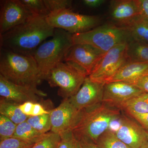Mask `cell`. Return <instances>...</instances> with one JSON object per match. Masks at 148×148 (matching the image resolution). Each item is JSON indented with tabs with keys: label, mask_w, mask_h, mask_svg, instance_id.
<instances>
[{
	"label": "cell",
	"mask_w": 148,
	"mask_h": 148,
	"mask_svg": "<svg viewBox=\"0 0 148 148\" xmlns=\"http://www.w3.org/2000/svg\"><path fill=\"white\" fill-rule=\"evenodd\" d=\"M54 30L45 17L34 16L0 35L1 48L21 55L33 56L44 41L53 36Z\"/></svg>",
	"instance_id": "obj_1"
},
{
	"label": "cell",
	"mask_w": 148,
	"mask_h": 148,
	"mask_svg": "<svg viewBox=\"0 0 148 148\" xmlns=\"http://www.w3.org/2000/svg\"><path fill=\"white\" fill-rule=\"evenodd\" d=\"M121 110L102 103L78 111L70 130L78 141L96 144Z\"/></svg>",
	"instance_id": "obj_2"
},
{
	"label": "cell",
	"mask_w": 148,
	"mask_h": 148,
	"mask_svg": "<svg viewBox=\"0 0 148 148\" xmlns=\"http://www.w3.org/2000/svg\"><path fill=\"white\" fill-rule=\"evenodd\" d=\"M0 75L14 84L37 88L42 80L33 56L1 48Z\"/></svg>",
	"instance_id": "obj_3"
},
{
	"label": "cell",
	"mask_w": 148,
	"mask_h": 148,
	"mask_svg": "<svg viewBox=\"0 0 148 148\" xmlns=\"http://www.w3.org/2000/svg\"><path fill=\"white\" fill-rule=\"evenodd\" d=\"M73 36L63 29H55L51 38L43 42L36 51L33 57L42 80L51 69L64 61L67 51L74 45Z\"/></svg>",
	"instance_id": "obj_4"
},
{
	"label": "cell",
	"mask_w": 148,
	"mask_h": 148,
	"mask_svg": "<svg viewBox=\"0 0 148 148\" xmlns=\"http://www.w3.org/2000/svg\"><path fill=\"white\" fill-rule=\"evenodd\" d=\"M73 39L74 44L90 45L104 53L132 40L126 28L118 27L112 23L98 26L85 33L73 34Z\"/></svg>",
	"instance_id": "obj_5"
},
{
	"label": "cell",
	"mask_w": 148,
	"mask_h": 148,
	"mask_svg": "<svg viewBox=\"0 0 148 148\" xmlns=\"http://www.w3.org/2000/svg\"><path fill=\"white\" fill-rule=\"evenodd\" d=\"M86 77L71 65L63 61L49 72L45 80L51 87L59 88L58 95L66 99L76 94Z\"/></svg>",
	"instance_id": "obj_6"
},
{
	"label": "cell",
	"mask_w": 148,
	"mask_h": 148,
	"mask_svg": "<svg viewBox=\"0 0 148 148\" xmlns=\"http://www.w3.org/2000/svg\"><path fill=\"white\" fill-rule=\"evenodd\" d=\"M46 19L54 29H62L73 35L88 32L100 23L98 16L79 14L71 9L50 13Z\"/></svg>",
	"instance_id": "obj_7"
},
{
	"label": "cell",
	"mask_w": 148,
	"mask_h": 148,
	"mask_svg": "<svg viewBox=\"0 0 148 148\" xmlns=\"http://www.w3.org/2000/svg\"><path fill=\"white\" fill-rule=\"evenodd\" d=\"M127 44L117 45L106 52L88 76L90 79L105 84L128 61L126 55Z\"/></svg>",
	"instance_id": "obj_8"
},
{
	"label": "cell",
	"mask_w": 148,
	"mask_h": 148,
	"mask_svg": "<svg viewBox=\"0 0 148 148\" xmlns=\"http://www.w3.org/2000/svg\"><path fill=\"white\" fill-rule=\"evenodd\" d=\"M105 53L90 45L74 44L67 51L64 61L88 77Z\"/></svg>",
	"instance_id": "obj_9"
},
{
	"label": "cell",
	"mask_w": 148,
	"mask_h": 148,
	"mask_svg": "<svg viewBox=\"0 0 148 148\" xmlns=\"http://www.w3.org/2000/svg\"><path fill=\"white\" fill-rule=\"evenodd\" d=\"M20 0L1 1L0 35L36 16Z\"/></svg>",
	"instance_id": "obj_10"
},
{
	"label": "cell",
	"mask_w": 148,
	"mask_h": 148,
	"mask_svg": "<svg viewBox=\"0 0 148 148\" xmlns=\"http://www.w3.org/2000/svg\"><path fill=\"white\" fill-rule=\"evenodd\" d=\"M0 96L21 105L27 102L40 103L47 94L37 88L14 84L0 75Z\"/></svg>",
	"instance_id": "obj_11"
},
{
	"label": "cell",
	"mask_w": 148,
	"mask_h": 148,
	"mask_svg": "<svg viewBox=\"0 0 148 148\" xmlns=\"http://www.w3.org/2000/svg\"><path fill=\"white\" fill-rule=\"evenodd\" d=\"M144 93L130 83L122 81L107 83L104 85L103 102L121 110L124 103Z\"/></svg>",
	"instance_id": "obj_12"
},
{
	"label": "cell",
	"mask_w": 148,
	"mask_h": 148,
	"mask_svg": "<svg viewBox=\"0 0 148 148\" xmlns=\"http://www.w3.org/2000/svg\"><path fill=\"white\" fill-rule=\"evenodd\" d=\"M104 85L86 77L76 94L68 98L69 102L78 111L102 103Z\"/></svg>",
	"instance_id": "obj_13"
},
{
	"label": "cell",
	"mask_w": 148,
	"mask_h": 148,
	"mask_svg": "<svg viewBox=\"0 0 148 148\" xmlns=\"http://www.w3.org/2000/svg\"><path fill=\"white\" fill-rule=\"evenodd\" d=\"M122 113L120 124L114 134L131 148H140L148 142V132L134 119Z\"/></svg>",
	"instance_id": "obj_14"
},
{
	"label": "cell",
	"mask_w": 148,
	"mask_h": 148,
	"mask_svg": "<svg viewBox=\"0 0 148 148\" xmlns=\"http://www.w3.org/2000/svg\"><path fill=\"white\" fill-rule=\"evenodd\" d=\"M143 13L140 0H114L110 2L112 23L125 27L139 14Z\"/></svg>",
	"instance_id": "obj_15"
},
{
	"label": "cell",
	"mask_w": 148,
	"mask_h": 148,
	"mask_svg": "<svg viewBox=\"0 0 148 148\" xmlns=\"http://www.w3.org/2000/svg\"><path fill=\"white\" fill-rule=\"evenodd\" d=\"M78 111L69 99H64L58 107L50 110L51 132L60 135L70 129Z\"/></svg>",
	"instance_id": "obj_16"
},
{
	"label": "cell",
	"mask_w": 148,
	"mask_h": 148,
	"mask_svg": "<svg viewBox=\"0 0 148 148\" xmlns=\"http://www.w3.org/2000/svg\"><path fill=\"white\" fill-rule=\"evenodd\" d=\"M148 74V63L128 61L106 83L122 81L132 84L141 77Z\"/></svg>",
	"instance_id": "obj_17"
},
{
	"label": "cell",
	"mask_w": 148,
	"mask_h": 148,
	"mask_svg": "<svg viewBox=\"0 0 148 148\" xmlns=\"http://www.w3.org/2000/svg\"><path fill=\"white\" fill-rule=\"evenodd\" d=\"M125 28L132 39L148 45V19L143 13L136 16Z\"/></svg>",
	"instance_id": "obj_18"
},
{
	"label": "cell",
	"mask_w": 148,
	"mask_h": 148,
	"mask_svg": "<svg viewBox=\"0 0 148 148\" xmlns=\"http://www.w3.org/2000/svg\"><path fill=\"white\" fill-rule=\"evenodd\" d=\"M126 55L129 62L148 63V45L131 40L127 44Z\"/></svg>",
	"instance_id": "obj_19"
},
{
	"label": "cell",
	"mask_w": 148,
	"mask_h": 148,
	"mask_svg": "<svg viewBox=\"0 0 148 148\" xmlns=\"http://www.w3.org/2000/svg\"><path fill=\"white\" fill-rule=\"evenodd\" d=\"M18 104L0 98V114L4 116L18 125L26 121L29 116L24 114L19 108Z\"/></svg>",
	"instance_id": "obj_20"
},
{
	"label": "cell",
	"mask_w": 148,
	"mask_h": 148,
	"mask_svg": "<svg viewBox=\"0 0 148 148\" xmlns=\"http://www.w3.org/2000/svg\"><path fill=\"white\" fill-rule=\"evenodd\" d=\"M47 134V133L44 134L37 131L26 121L17 125L12 137L35 145L45 138Z\"/></svg>",
	"instance_id": "obj_21"
},
{
	"label": "cell",
	"mask_w": 148,
	"mask_h": 148,
	"mask_svg": "<svg viewBox=\"0 0 148 148\" xmlns=\"http://www.w3.org/2000/svg\"><path fill=\"white\" fill-rule=\"evenodd\" d=\"M121 110L130 116L148 113V93H143L122 105Z\"/></svg>",
	"instance_id": "obj_22"
},
{
	"label": "cell",
	"mask_w": 148,
	"mask_h": 148,
	"mask_svg": "<svg viewBox=\"0 0 148 148\" xmlns=\"http://www.w3.org/2000/svg\"><path fill=\"white\" fill-rule=\"evenodd\" d=\"M96 144L100 148H131L108 130L99 137Z\"/></svg>",
	"instance_id": "obj_23"
},
{
	"label": "cell",
	"mask_w": 148,
	"mask_h": 148,
	"mask_svg": "<svg viewBox=\"0 0 148 148\" xmlns=\"http://www.w3.org/2000/svg\"><path fill=\"white\" fill-rule=\"evenodd\" d=\"M26 121L41 133L45 134L51 130L50 114L29 117Z\"/></svg>",
	"instance_id": "obj_24"
},
{
	"label": "cell",
	"mask_w": 148,
	"mask_h": 148,
	"mask_svg": "<svg viewBox=\"0 0 148 148\" xmlns=\"http://www.w3.org/2000/svg\"><path fill=\"white\" fill-rule=\"evenodd\" d=\"M21 2L36 16L46 17L49 12L44 3L43 0H20Z\"/></svg>",
	"instance_id": "obj_25"
},
{
	"label": "cell",
	"mask_w": 148,
	"mask_h": 148,
	"mask_svg": "<svg viewBox=\"0 0 148 148\" xmlns=\"http://www.w3.org/2000/svg\"><path fill=\"white\" fill-rule=\"evenodd\" d=\"M17 125L7 117L0 114V140L13 137Z\"/></svg>",
	"instance_id": "obj_26"
},
{
	"label": "cell",
	"mask_w": 148,
	"mask_h": 148,
	"mask_svg": "<svg viewBox=\"0 0 148 148\" xmlns=\"http://www.w3.org/2000/svg\"><path fill=\"white\" fill-rule=\"evenodd\" d=\"M60 140L59 134L48 132L45 138L36 143L32 148H58Z\"/></svg>",
	"instance_id": "obj_27"
},
{
	"label": "cell",
	"mask_w": 148,
	"mask_h": 148,
	"mask_svg": "<svg viewBox=\"0 0 148 148\" xmlns=\"http://www.w3.org/2000/svg\"><path fill=\"white\" fill-rule=\"evenodd\" d=\"M49 13L66 9H71L72 1L69 0H43Z\"/></svg>",
	"instance_id": "obj_28"
},
{
	"label": "cell",
	"mask_w": 148,
	"mask_h": 148,
	"mask_svg": "<svg viewBox=\"0 0 148 148\" xmlns=\"http://www.w3.org/2000/svg\"><path fill=\"white\" fill-rule=\"evenodd\" d=\"M61 140L58 148H79L78 142L69 129L60 134Z\"/></svg>",
	"instance_id": "obj_29"
},
{
	"label": "cell",
	"mask_w": 148,
	"mask_h": 148,
	"mask_svg": "<svg viewBox=\"0 0 148 148\" xmlns=\"http://www.w3.org/2000/svg\"><path fill=\"white\" fill-rule=\"evenodd\" d=\"M35 145L14 137L0 140V148H32Z\"/></svg>",
	"instance_id": "obj_30"
},
{
	"label": "cell",
	"mask_w": 148,
	"mask_h": 148,
	"mask_svg": "<svg viewBox=\"0 0 148 148\" xmlns=\"http://www.w3.org/2000/svg\"><path fill=\"white\" fill-rule=\"evenodd\" d=\"M49 114H50V110L46 109L40 103H33L30 116H38Z\"/></svg>",
	"instance_id": "obj_31"
},
{
	"label": "cell",
	"mask_w": 148,
	"mask_h": 148,
	"mask_svg": "<svg viewBox=\"0 0 148 148\" xmlns=\"http://www.w3.org/2000/svg\"><path fill=\"white\" fill-rule=\"evenodd\" d=\"M143 91L148 93V74L143 76L132 83Z\"/></svg>",
	"instance_id": "obj_32"
},
{
	"label": "cell",
	"mask_w": 148,
	"mask_h": 148,
	"mask_svg": "<svg viewBox=\"0 0 148 148\" xmlns=\"http://www.w3.org/2000/svg\"><path fill=\"white\" fill-rule=\"evenodd\" d=\"M131 117L138 122L145 130L148 132V113L135 115Z\"/></svg>",
	"instance_id": "obj_33"
},
{
	"label": "cell",
	"mask_w": 148,
	"mask_h": 148,
	"mask_svg": "<svg viewBox=\"0 0 148 148\" xmlns=\"http://www.w3.org/2000/svg\"><path fill=\"white\" fill-rule=\"evenodd\" d=\"M33 102H27L19 105V108L23 114L28 116H30Z\"/></svg>",
	"instance_id": "obj_34"
},
{
	"label": "cell",
	"mask_w": 148,
	"mask_h": 148,
	"mask_svg": "<svg viewBox=\"0 0 148 148\" xmlns=\"http://www.w3.org/2000/svg\"><path fill=\"white\" fill-rule=\"evenodd\" d=\"M106 1L104 0H84L83 3L88 7L95 8L100 6Z\"/></svg>",
	"instance_id": "obj_35"
},
{
	"label": "cell",
	"mask_w": 148,
	"mask_h": 148,
	"mask_svg": "<svg viewBox=\"0 0 148 148\" xmlns=\"http://www.w3.org/2000/svg\"><path fill=\"white\" fill-rule=\"evenodd\" d=\"M79 148H100L95 143L85 141H78Z\"/></svg>",
	"instance_id": "obj_36"
},
{
	"label": "cell",
	"mask_w": 148,
	"mask_h": 148,
	"mask_svg": "<svg viewBox=\"0 0 148 148\" xmlns=\"http://www.w3.org/2000/svg\"><path fill=\"white\" fill-rule=\"evenodd\" d=\"M143 13L148 19V0H140Z\"/></svg>",
	"instance_id": "obj_37"
},
{
	"label": "cell",
	"mask_w": 148,
	"mask_h": 148,
	"mask_svg": "<svg viewBox=\"0 0 148 148\" xmlns=\"http://www.w3.org/2000/svg\"><path fill=\"white\" fill-rule=\"evenodd\" d=\"M140 148H148V142L144 144L143 145L140 147Z\"/></svg>",
	"instance_id": "obj_38"
},
{
	"label": "cell",
	"mask_w": 148,
	"mask_h": 148,
	"mask_svg": "<svg viewBox=\"0 0 148 148\" xmlns=\"http://www.w3.org/2000/svg\"></svg>",
	"instance_id": "obj_39"
}]
</instances>
